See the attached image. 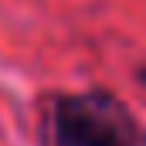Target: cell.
Masks as SVG:
<instances>
[{"instance_id":"1","label":"cell","mask_w":146,"mask_h":146,"mask_svg":"<svg viewBox=\"0 0 146 146\" xmlns=\"http://www.w3.org/2000/svg\"><path fill=\"white\" fill-rule=\"evenodd\" d=\"M54 136L58 146H143V129L133 112L102 92L61 99L54 109Z\"/></svg>"},{"instance_id":"2","label":"cell","mask_w":146,"mask_h":146,"mask_svg":"<svg viewBox=\"0 0 146 146\" xmlns=\"http://www.w3.org/2000/svg\"><path fill=\"white\" fill-rule=\"evenodd\" d=\"M139 78H143V82H146V68H143V72H139Z\"/></svg>"}]
</instances>
